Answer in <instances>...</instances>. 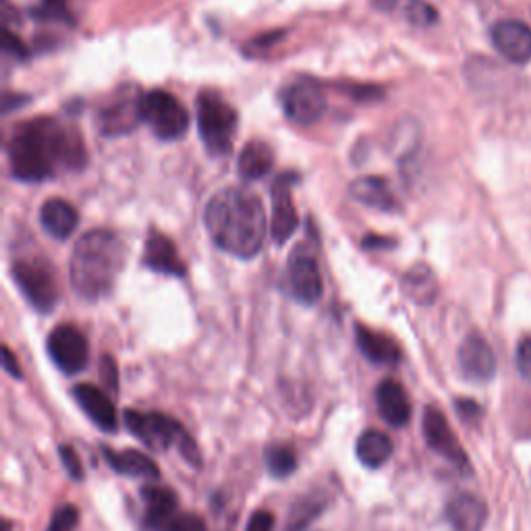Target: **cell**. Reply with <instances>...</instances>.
I'll return each mask as SVG.
<instances>
[{
  "label": "cell",
  "mask_w": 531,
  "mask_h": 531,
  "mask_svg": "<svg viewBox=\"0 0 531 531\" xmlns=\"http://www.w3.org/2000/svg\"><path fill=\"white\" fill-rule=\"evenodd\" d=\"M9 164L15 179L38 183L61 171L83 169L86 146L75 127L42 117L15 127L9 142Z\"/></svg>",
  "instance_id": "1"
},
{
  "label": "cell",
  "mask_w": 531,
  "mask_h": 531,
  "mask_svg": "<svg viewBox=\"0 0 531 531\" xmlns=\"http://www.w3.org/2000/svg\"><path fill=\"white\" fill-rule=\"evenodd\" d=\"M204 222L212 241L241 260L260 254L268 231L262 198L245 187L218 191L206 206Z\"/></svg>",
  "instance_id": "2"
},
{
  "label": "cell",
  "mask_w": 531,
  "mask_h": 531,
  "mask_svg": "<svg viewBox=\"0 0 531 531\" xmlns=\"http://www.w3.org/2000/svg\"><path fill=\"white\" fill-rule=\"evenodd\" d=\"M125 243L106 229H96L83 235L71 256V285L83 299H102L115 289L117 278L125 266Z\"/></svg>",
  "instance_id": "3"
},
{
  "label": "cell",
  "mask_w": 531,
  "mask_h": 531,
  "mask_svg": "<svg viewBox=\"0 0 531 531\" xmlns=\"http://www.w3.org/2000/svg\"><path fill=\"white\" fill-rule=\"evenodd\" d=\"M198 125L206 148L212 154H227L237 131L235 108L216 92L198 96Z\"/></svg>",
  "instance_id": "4"
},
{
  "label": "cell",
  "mask_w": 531,
  "mask_h": 531,
  "mask_svg": "<svg viewBox=\"0 0 531 531\" xmlns=\"http://www.w3.org/2000/svg\"><path fill=\"white\" fill-rule=\"evenodd\" d=\"M125 426L139 442L146 444L152 451H169L173 444L181 446L189 438L177 419L158 411L142 413L137 409H127Z\"/></svg>",
  "instance_id": "5"
},
{
  "label": "cell",
  "mask_w": 531,
  "mask_h": 531,
  "mask_svg": "<svg viewBox=\"0 0 531 531\" xmlns=\"http://www.w3.org/2000/svg\"><path fill=\"white\" fill-rule=\"evenodd\" d=\"M13 278L23 297L30 301L38 312H52L59 301V283L52 266L44 260H19L13 266Z\"/></svg>",
  "instance_id": "6"
},
{
  "label": "cell",
  "mask_w": 531,
  "mask_h": 531,
  "mask_svg": "<svg viewBox=\"0 0 531 531\" xmlns=\"http://www.w3.org/2000/svg\"><path fill=\"white\" fill-rule=\"evenodd\" d=\"M144 121L150 123L156 137L175 142L187 133L189 115L185 106L164 90H152L144 96Z\"/></svg>",
  "instance_id": "7"
},
{
  "label": "cell",
  "mask_w": 531,
  "mask_h": 531,
  "mask_svg": "<svg viewBox=\"0 0 531 531\" xmlns=\"http://www.w3.org/2000/svg\"><path fill=\"white\" fill-rule=\"evenodd\" d=\"M144 121V96L137 88H121L110 98L98 115V129L102 135H127Z\"/></svg>",
  "instance_id": "8"
},
{
  "label": "cell",
  "mask_w": 531,
  "mask_h": 531,
  "mask_svg": "<svg viewBox=\"0 0 531 531\" xmlns=\"http://www.w3.org/2000/svg\"><path fill=\"white\" fill-rule=\"evenodd\" d=\"M48 355L61 372L77 374L88 366L90 345L77 326L61 324L50 332Z\"/></svg>",
  "instance_id": "9"
},
{
  "label": "cell",
  "mask_w": 531,
  "mask_h": 531,
  "mask_svg": "<svg viewBox=\"0 0 531 531\" xmlns=\"http://www.w3.org/2000/svg\"><path fill=\"white\" fill-rule=\"evenodd\" d=\"M285 115L297 125H314L326 113L324 90L310 77H301L283 92Z\"/></svg>",
  "instance_id": "10"
},
{
  "label": "cell",
  "mask_w": 531,
  "mask_h": 531,
  "mask_svg": "<svg viewBox=\"0 0 531 531\" xmlns=\"http://www.w3.org/2000/svg\"><path fill=\"white\" fill-rule=\"evenodd\" d=\"M289 289L303 305H314L322 299L324 283L320 266L316 256L305 245L295 247L289 258Z\"/></svg>",
  "instance_id": "11"
},
{
  "label": "cell",
  "mask_w": 531,
  "mask_h": 531,
  "mask_svg": "<svg viewBox=\"0 0 531 531\" xmlns=\"http://www.w3.org/2000/svg\"><path fill=\"white\" fill-rule=\"evenodd\" d=\"M422 430H424L426 444L434 453H438L440 457H444L446 461L453 463L459 469L469 467V459L463 451L461 442L457 440L453 428L449 426V422H446L444 413L438 407H426L424 419H422Z\"/></svg>",
  "instance_id": "12"
},
{
  "label": "cell",
  "mask_w": 531,
  "mask_h": 531,
  "mask_svg": "<svg viewBox=\"0 0 531 531\" xmlns=\"http://www.w3.org/2000/svg\"><path fill=\"white\" fill-rule=\"evenodd\" d=\"M492 44L509 63L525 65L531 61V25L519 19H502L492 27Z\"/></svg>",
  "instance_id": "13"
},
{
  "label": "cell",
  "mask_w": 531,
  "mask_h": 531,
  "mask_svg": "<svg viewBox=\"0 0 531 531\" xmlns=\"http://www.w3.org/2000/svg\"><path fill=\"white\" fill-rule=\"evenodd\" d=\"M459 370L471 382H490L496 376V355L490 343L478 332H471L457 353Z\"/></svg>",
  "instance_id": "14"
},
{
  "label": "cell",
  "mask_w": 531,
  "mask_h": 531,
  "mask_svg": "<svg viewBox=\"0 0 531 531\" xmlns=\"http://www.w3.org/2000/svg\"><path fill=\"white\" fill-rule=\"evenodd\" d=\"M293 177L283 175L272 185V218H270V233L276 243H285L291 239L299 227V218L295 212L293 195H291Z\"/></svg>",
  "instance_id": "15"
},
{
  "label": "cell",
  "mask_w": 531,
  "mask_h": 531,
  "mask_svg": "<svg viewBox=\"0 0 531 531\" xmlns=\"http://www.w3.org/2000/svg\"><path fill=\"white\" fill-rule=\"evenodd\" d=\"M73 399L81 407V411L90 417V422L104 432H115L117 422V409L102 390L94 384H77L73 388Z\"/></svg>",
  "instance_id": "16"
},
{
  "label": "cell",
  "mask_w": 531,
  "mask_h": 531,
  "mask_svg": "<svg viewBox=\"0 0 531 531\" xmlns=\"http://www.w3.org/2000/svg\"><path fill=\"white\" fill-rule=\"evenodd\" d=\"M376 403H378V411H380L386 424L395 426V428H403L409 424L411 401H409L407 390L403 388L401 382H397L393 378L382 380L376 388Z\"/></svg>",
  "instance_id": "17"
},
{
  "label": "cell",
  "mask_w": 531,
  "mask_h": 531,
  "mask_svg": "<svg viewBox=\"0 0 531 531\" xmlns=\"http://www.w3.org/2000/svg\"><path fill=\"white\" fill-rule=\"evenodd\" d=\"M144 264L154 272L169 276H185V264L179 258L175 243L160 231H150L144 249Z\"/></svg>",
  "instance_id": "18"
},
{
  "label": "cell",
  "mask_w": 531,
  "mask_h": 531,
  "mask_svg": "<svg viewBox=\"0 0 531 531\" xmlns=\"http://www.w3.org/2000/svg\"><path fill=\"white\" fill-rule=\"evenodd\" d=\"M446 519L455 531H482L488 519V507L478 496L457 494L446 505Z\"/></svg>",
  "instance_id": "19"
},
{
  "label": "cell",
  "mask_w": 531,
  "mask_h": 531,
  "mask_svg": "<svg viewBox=\"0 0 531 531\" xmlns=\"http://www.w3.org/2000/svg\"><path fill=\"white\" fill-rule=\"evenodd\" d=\"M355 337L361 355L368 361L376 363V366H395V363H399L401 349L393 339L386 337V334L376 332L363 324H357Z\"/></svg>",
  "instance_id": "20"
},
{
  "label": "cell",
  "mask_w": 531,
  "mask_h": 531,
  "mask_svg": "<svg viewBox=\"0 0 531 531\" xmlns=\"http://www.w3.org/2000/svg\"><path fill=\"white\" fill-rule=\"evenodd\" d=\"M349 195L355 202L382 212H395L399 206L393 189L380 177H363L353 181L349 185Z\"/></svg>",
  "instance_id": "21"
},
{
  "label": "cell",
  "mask_w": 531,
  "mask_h": 531,
  "mask_svg": "<svg viewBox=\"0 0 531 531\" xmlns=\"http://www.w3.org/2000/svg\"><path fill=\"white\" fill-rule=\"evenodd\" d=\"M40 222L44 231L54 239H69L79 225V212L67 200L52 198L44 202L40 210Z\"/></svg>",
  "instance_id": "22"
},
{
  "label": "cell",
  "mask_w": 531,
  "mask_h": 531,
  "mask_svg": "<svg viewBox=\"0 0 531 531\" xmlns=\"http://www.w3.org/2000/svg\"><path fill=\"white\" fill-rule=\"evenodd\" d=\"M106 463L110 465V469H115L117 473L121 475H127V478H142V480H156L160 471H158V465L148 457L144 455L142 451H110V449H104L102 451Z\"/></svg>",
  "instance_id": "23"
},
{
  "label": "cell",
  "mask_w": 531,
  "mask_h": 531,
  "mask_svg": "<svg viewBox=\"0 0 531 531\" xmlns=\"http://www.w3.org/2000/svg\"><path fill=\"white\" fill-rule=\"evenodd\" d=\"M393 451H395L393 440H390V436L380 432V430L363 432L357 440V446H355L359 463L363 467H370V469L382 467L390 457H393Z\"/></svg>",
  "instance_id": "24"
},
{
  "label": "cell",
  "mask_w": 531,
  "mask_h": 531,
  "mask_svg": "<svg viewBox=\"0 0 531 531\" xmlns=\"http://www.w3.org/2000/svg\"><path fill=\"white\" fill-rule=\"evenodd\" d=\"M274 166L272 148L264 142H249L237 160V171L245 181L264 179Z\"/></svg>",
  "instance_id": "25"
},
{
  "label": "cell",
  "mask_w": 531,
  "mask_h": 531,
  "mask_svg": "<svg viewBox=\"0 0 531 531\" xmlns=\"http://www.w3.org/2000/svg\"><path fill=\"white\" fill-rule=\"evenodd\" d=\"M142 498H144L146 507H148V511H146L148 525L179 511L177 494L171 488L152 486V484L150 486H144L142 488Z\"/></svg>",
  "instance_id": "26"
},
{
  "label": "cell",
  "mask_w": 531,
  "mask_h": 531,
  "mask_svg": "<svg viewBox=\"0 0 531 531\" xmlns=\"http://www.w3.org/2000/svg\"><path fill=\"white\" fill-rule=\"evenodd\" d=\"M405 291L417 303L434 301L438 295V285H436L434 272L424 264H417L405 276Z\"/></svg>",
  "instance_id": "27"
},
{
  "label": "cell",
  "mask_w": 531,
  "mask_h": 531,
  "mask_svg": "<svg viewBox=\"0 0 531 531\" xmlns=\"http://www.w3.org/2000/svg\"><path fill=\"white\" fill-rule=\"evenodd\" d=\"M324 509H326V496L324 494L314 492L310 496H303L293 505L285 531H305Z\"/></svg>",
  "instance_id": "28"
},
{
  "label": "cell",
  "mask_w": 531,
  "mask_h": 531,
  "mask_svg": "<svg viewBox=\"0 0 531 531\" xmlns=\"http://www.w3.org/2000/svg\"><path fill=\"white\" fill-rule=\"evenodd\" d=\"M266 467L272 478H289L297 469V455L289 444H272L266 451Z\"/></svg>",
  "instance_id": "29"
},
{
  "label": "cell",
  "mask_w": 531,
  "mask_h": 531,
  "mask_svg": "<svg viewBox=\"0 0 531 531\" xmlns=\"http://www.w3.org/2000/svg\"><path fill=\"white\" fill-rule=\"evenodd\" d=\"M154 531H208L206 523L191 513H173L160 521L150 523Z\"/></svg>",
  "instance_id": "30"
},
{
  "label": "cell",
  "mask_w": 531,
  "mask_h": 531,
  "mask_svg": "<svg viewBox=\"0 0 531 531\" xmlns=\"http://www.w3.org/2000/svg\"><path fill=\"white\" fill-rule=\"evenodd\" d=\"M405 15L413 25H432L438 21L436 9L426 0H407Z\"/></svg>",
  "instance_id": "31"
},
{
  "label": "cell",
  "mask_w": 531,
  "mask_h": 531,
  "mask_svg": "<svg viewBox=\"0 0 531 531\" xmlns=\"http://www.w3.org/2000/svg\"><path fill=\"white\" fill-rule=\"evenodd\" d=\"M79 525V511L75 505H63L54 511L48 531H75Z\"/></svg>",
  "instance_id": "32"
},
{
  "label": "cell",
  "mask_w": 531,
  "mask_h": 531,
  "mask_svg": "<svg viewBox=\"0 0 531 531\" xmlns=\"http://www.w3.org/2000/svg\"><path fill=\"white\" fill-rule=\"evenodd\" d=\"M59 455H61V461L65 465V471L71 480L75 482H81L83 480V465H81V459L79 455L73 451V446L69 444H61V449H59Z\"/></svg>",
  "instance_id": "33"
},
{
  "label": "cell",
  "mask_w": 531,
  "mask_h": 531,
  "mask_svg": "<svg viewBox=\"0 0 531 531\" xmlns=\"http://www.w3.org/2000/svg\"><path fill=\"white\" fill-rule=\"evenodd\" d=\"M36 17L44 19V21H54V19H67L69 11L65 7L63 0H44V3L38 7Z\"/></svg>",
  "instance_id": "34"
},
{
  "label": "cell",
  "mask_w": 531,
  "mask_h": 531,
  "mask_svg": "<svg viewBox=\"0 0 531 531\" xmlns=\"http://www.w3.org/2000/svg\"><path fill=\"white\" fill-rule=\"evenodd\" d=\"M517 370L527 382H531V337L523 339L517 347Z\"/></svg>",
  "instance_id": "35"
},
{
  "label": "cell",
  "mask_w": 531,
  "mask_h": 531,
  "mask_svg": "<svg viewBox=\"0 0 531 531\" xmlns=\"http://www.w3.org/2000/svg\"><path fill=\"white\" fill-rule=\"evenodd\" d=\"M455 409L461 415V419H465V422H478V419L482 417V407L471 399L455 401Z\"/></svg>",
  "instance_id": "36"
},
{
  "label": "cell",
  "mask_w": 531,
  "mask_h": 531,
  "mask_svg": "<svg viewBox=\"0 0 531 531\" xmlns=\"http://www.w3.org/2000/svg\"><path fill=\"white\" fill-rule=\"evenodd\" d=\"M274 529V517L268 511H258L251 515L245 531H272Z\"/></svg>",
  "instance_id": "37"
},
{
  "label": "cell",
  "mask_w": 531,
  "mask_h": 531,
  "mask_svg": "<svg viewBox=\"0 0 531 531\" xmlns=\"http://www.w3.org/2000/svg\"><path fill=\"white\" fill-rule=\"evenodd\" d=\"M3 48H5V52H9V54H13V57H19V59H23L27 54L25 44L11 30H5V34H3Z\"/></svg>",
  "instance_id": "38"
},
{
  "label": "cell",
  "mask_w": 531,
  "mask_h": 531,
  "mask_svg": "<svg viewBox=\"0 0 531 531\" xmlns=\"http://www.w3.org/2000/svg\"><path fill=\"white\" fill-rule=\"evenodd\" d=\"M3 363H5V370H7L13 378H21V370H19L17 357L13 355V351H11L9 347H3Z\"/></svg>",
  "instance_id": "39"
},
{
  "label": "cell",
  "mask_w": 531,
  "mask_h": 531,
  "mask_svg": "<svg viewBox=\"0 0 531 531\" xmlns=\"http://www.w3.org/2000/svg\"><path fill=\"white\" fill-rule=\"evenodd\" d=\"M102 368H104V372H106V382L115 388V386H117L115 382H117V378H119V376H117V366H115L113 361H110V357H104V366H102Z\"/></svg>",
  "instance_id": "40"
},
{
  "label": "cell",
  "mask_w": 531,
  "mask_h": 531,
  "mask_svg": "<svg viewBox=\"0 0 531 531\" xmlns=\"http://www.w3.org/2000/svg\"><path fill=\"white\" fill-rule=\"evenodd\" d=\"M390 239H382V237H366L363 239V247H390Z\"/></svg>",
  "instance_id": "41"
}]
</instances>
